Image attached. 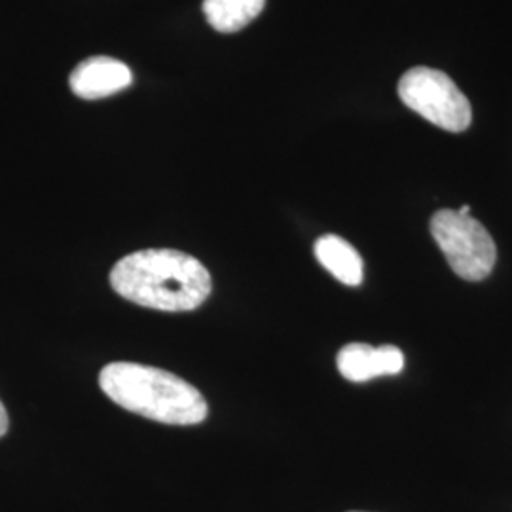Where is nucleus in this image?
<instances>
[{
  "instance_id": "4",
  "label": "nucleus",
  "mask_w": 512,
  "mask_h": 512,
  "mask_svg": "<svg viewBox=\"0 0 512 512\" xmlns=\"http://www.w3.org/2000/svg\"><path fill=\"white\" fill-rule=\"evenodd\" d=\"M431 236L461 279L482 281L492 274L497 260L494 238L471 215L440 209L431 219Z\"/></svg>"
},
{
  "instance_id": "6",
  "label": "nucleus",
  "mask_w": 512,
  "mask_h": 512,
  "mask_svg": "<svg viewBox=\"0 0 512 512\" xmlns=\"http://www.w3.org/2000/svg\"><path fill=\"white\" fill-rule=\"evenodd\" d=\"M133 82L128 65L114 59L97 55L82 61L69 78L74 95L82 99H105L114 93L126 90Z\"/></svg>"
},
{
  "instance_id": "3",
  "label": "nucleus",
  "mask_w": 512,
  "mask_h": 512,
  "mask_svg": "<svg viewBox=\"0 0 512 512\" xmlns=\"http://www.w3.org/2000/svg\"><path fill=\"white\" fill-rule=\"evenodd\" d=\"M399 97L408 109L444 131L461 133L473 122L465 93L448 74L437 69L414 67L406 71L399 82Z\"/></svg>"
},
{
  "instance_id": "5",
  "label": "nucleus",
  "mask_w": 512,
  "mask_h": 512,
  "mask_svg": "<svg viewBox=\"0 0 512 512\" xmlns=\"http://www.w3.org/2000/svg\"><path fill=\"white\" fill-rule=\"evenodd\" d=\"M336 365L346 380L363 384L380 376H395L403 372L404 355L397 346L372 348L355 342L340 349Z\"/></svg>"
},
{
  "instance_id": "10",
  "label": "nucleus",
  "mask_w": 512,
  "mask_h": 512,
  "mask_svg": "<svg viewBox=\"0 0 512 512\" xmlns=\"http://www.w3.org/2000/svg\"><path fill=\"white\" fill-rule=\"evenodd\" d=\"M458 213L459 215H465V217L471 215V205H461L458 209Z\"/></svg>"
},
{
  "instance_id": "1",
  "label": "nucleus",
  "mask_w": 512,
  "mask_h": 512,
  "mask_svg": "<svg viewBox=\"0 0 512 512\" xmlns=\"http://www.w3.org/2000/svg\"><path fill=\"white\" fill-rule=\"evenodd\" d=\"M110 285L129 302L160 311H192L211 294V275L194 256L175 249H145L124 256Z\"/></svg>"
},
{
  "instance_id": "8",
  "label": "nucleus",
  "mask_w": 512,
  "mask_h": 512,
  "mask_svg": "<svg viewBox=\"0 0 512 512\" xmlns=\"http://www.w3.org/2000/svg\"><path fill=\"white\" fill-rule=\"evenodd\" d=\"M266 0H203V14L219 33H238L260 16Z\"/></svg>"
},
{
  "instance_id": "2",
  "label": "nucleus",
  "mask_w": 512,
  "mask_h": 512,
  "mask_svg": "<svg viewBox=\"0 0 512 512\" xmlns=\"http://www.w3.org/2000/svg\"><path fill=\"white\" fill-rule=\"evenodd\" d=\"M99 385L112 403L167 425H198L207 418L202 393L183 378L154 366L110 363Z\"/></svg>"
},
{
  "instance_id": "7",
  "label": "nucleus",
  "mask_w": 512,
  "mask_h": 512,
  "mask_svg": "<svg viewBox=\"0 0 512 512\" xmlns=\"http://www.w3.org/2000/svg\"><path fill=\"white\" fill-rule=\"evenodd\" d=\"M313 253L319 264L348 287H359L363 283V258L357 249L340 236L327 234L315 241Z\"/></svg>"
},
{
  "instance_id": "9",
  "label": "nucleus",
  "mask_w": 512,
  "mask_h": 512,
  "mask_svg": "<svg viewBox=\"0 0 512 512\" xmlns=\"http://www.w3.org/2000/svg\"><path fill=\"white\" fill-rule=\"evenodd\" d=\"M8 412L4 408V404L0 403V437H4L8 433Z\"/></svg>"
}]
</instances>
